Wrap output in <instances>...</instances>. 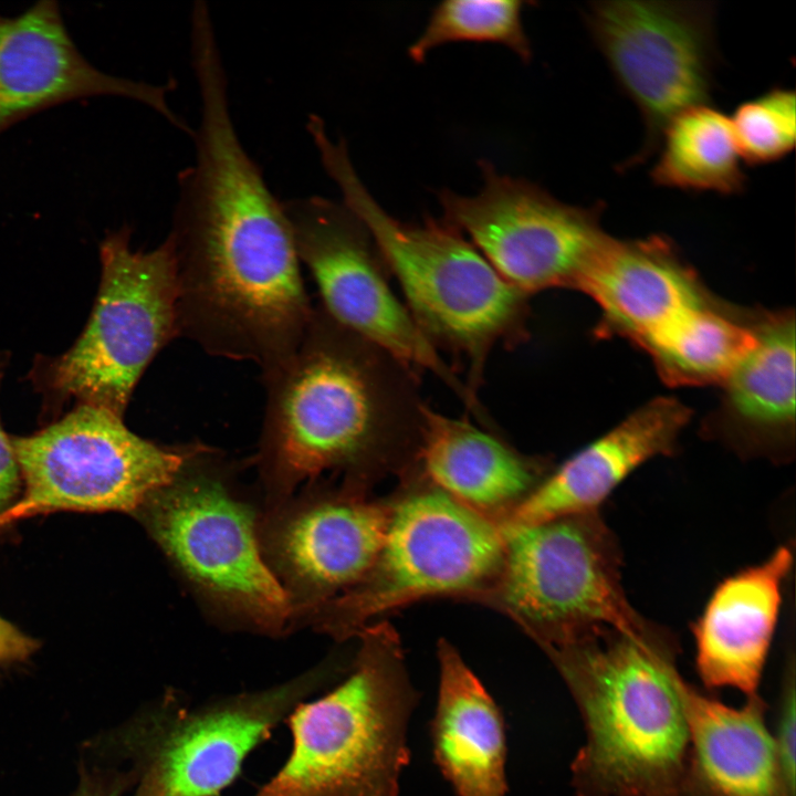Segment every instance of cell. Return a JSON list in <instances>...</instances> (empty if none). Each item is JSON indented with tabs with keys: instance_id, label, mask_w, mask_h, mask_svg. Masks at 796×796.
I'll use <instances>...</instances> for the list:
<instances>
[{
	"instance_id": "484cf974",
	"label": "cell",
	"mask_w": 796,
	"mask_h": 796,
	"mask_svg": "<svg viewBox=\"0 0 796 796\" xmlns=\"http://www.w3.org/2000/svg\"><path fill=\"white\" fill-rule=\"evenodd\" d=\"M528 1L448 0L436 6L408 55L422 63L438 46L454 42L495 43L528 63L533 50L523 25Z\"/></svg>"
},
{
	"instance_id": "2e32d148",
	"label": "cell",
	"mask_w": 796,
	"mask_h": 796,
	"mask_svg": "<svg viewBox=\"0 0 796 796\" xmlns=\"http://www.w3.org/2000/svg\"><path fill=\"white\" fill-rule=\"evenodd\" d=\"M172 88L95 67L73 41L55 0H40L14 17L0 15V134L60 104L113 95L147 105L190 136L192 129L167 101Z\"/></svg>"
},
{
	"instance_id": "4316f807",
	"label": "cell",
	"mask_w": 796,
	"mask_h": 796,
	"mask_svg": "<svg viewBox=\"0 0 796 796\" xmlns=\"http://www.w3.org/2000/svg\"><path fill=\"white\" fill-rule=\"evenodd\" d=\"M730 117L744 164L768 165L784 159L796 143V95L774 86L742 102Z\"/></svg>"
},
{
	"instance_id": "e0dca14e",
	"label": "cell",
	"mask_w": 796,
	"mask_h": 796,
	"mask_svg": "<svg viewBox=\"0 0 796 796\" xmlns=\"http://www.w3.org/2000/svg\"><path fill=\"white\" fill-rule=\"evenodd\" d=\"M690 409L671 397H659L575 452L543 481L499 525L502 531L599 511L605 500L647 461L675 451Z\"/></svg>"
},
{
	"instance_id": "f546056e",
	"label": "cell",
	"mask_w": 796,
	"mask_h": 796,
	"mask_svg": "<svg viewBox=\"0 0 796 796\" xmlns=\"http://www.w3.org/2000/svg\"><path fill=\"white\" fill-rule=\"evenodd\" d=\"M22 495V475L10 438L0 425V514Z\"/></svg>"
},
{
	"instance_id": "83f0119b",
	"label": "cell",
	"mask_w": 796,
	"mask_h": 796,
	"mask_svg": "<svg viewBox=\"0 0 796 796\" xmlns=\"http://www.w3.org/2000/svg\"><path fill=\"white\" fill-rule=\"evenodd\" d=\"M795 663L794 654L785 664L778 708L776 714L775 732L773 733L776 748L782 762L785 776L795 788Z\"/></svg>"
},
{
	"instance_id": "ac0fdd59",
	"label": "cell",
	"mask_w": 796,
	"mask_h": 796,
	"mask_svg": "<svg viewBox=\"0 0 796 796\" xmlns=\"http://www.w3.org/2000/svg\"><path fill=\"white\" fill-rule=\"evenodd\" d=\"M578 291L601 312L599 336L626 337L638 346L685 311L710 301L671 241L658 235H608Z\"/></svg>"
},
{
	"instance_id": "d6986e66",
	"label": "cell",
	"mask_w": 796,
	"mask_h": 796,
	"mask_svg": "<svg viewBox=\"0 0 796 796\" xmlns=\"http://www.w3.org/2000/svg\"><path fill=\"white\" fill-rule=\"evenodd\" d=\"M793 568L788 546L724 578L693 625L695 664L706 688L757 693Z\"/></svg>"
},
{
	"instance_id": "603a6c76",
	"label": "cell",
	"mask_w": 796,
	"mask_h": 796,
	"mask_svg": "<svg viewBox=\"0 0 796 796\" xmlns=\"http://www.w3.org/2000/svg\"><path fill=\"white\" fill-rule=\"evenodd\" d=\"M439 688L430 725L436 765L458 796H506L502 712L458 650L437 645Z\"/></svg>"
},
{
	"instance_id": "ba28073f",
	"label": "cell",
	"mask_w": 796,
	"mask_h": 796,
	"mask_svg": "<svg viewBox=\"0 0 796 796\" xmlns=\"http://www.w3.org/2000/svg\"><path fill=\"white\" fill-rule=\"evenodd\" d=\"M502 532L501 570L471 601L510 617L542 649L596 626L642 631L653 624L626 596L619 542L599 511Z\"/></svg>"
},
{
	"instance_id": "3957f363",
	"label": "cell",
	"mask_w": 796,
	"mask_h": 796,
	"mask_svg": "<svg viewBox=\"0 0 796 796\" xmlns=\"http://www.w3.org/2000/svg\"><path fill=\"white\" fill-rule=\"evenodd\" d=\"M543 651L584 721L586 743L572 764L576 796H682L689 733L674 638L654 624L596 626Z\"/></svg>"
},
{
	"instance_id": "4fadbf2b",
	"label": "cell",
	"mask_w": 796,
	"mask_h": 796,
	"mask_svg": "<svg viewBox=\"0 0 796 796\" xmlns=\"http://www.w3.org/2000/svg\"><path fill=\"white\" fill-rule=\"evenodd\" d=\"M12 443L29 507L88 512H136L176 479L196 447L159 446L122 416L88 405Z\"/></svg>"
},
{
	"instance_id": "cb8c5ba5",
	"label": "cell",
	"mask_w": 796,
	"mask_h": 796,
	"mask_svg": "<svg viewBox=\"0 0 796 796\" xmlns=\"http://www.w3.org/2000/svg\"><path fill=\"white\" fill-rule=\"evenodd\" d=\"M654 155L650 178L656 186L722 196L740 195L746 187L730 117L710 103L672 118Z\"/></svg>"
},
{
	"instance_id": "9a60e30c",
	"label": "cell",
	"mask_w": 796,
	"mask_h": 796,
	"mask_svg": "<svg viewBox=\"0 0 796 796\" xmlns=\"http://www.w3.org/2000/svg\"><path fill=\"white\" fill-rule=\"evenodd\" d=\"M391 500H370L344 485L272 507L260 542L294 614L355 586L375 563L385 540Z\"/></svg>"
},
{
	"instance_id": "5bb4252c",
	"label": "cell",
	"mask_w": 796,
	"mask_h": 796,
	"mask_svg": "<svg viewBox=\"0 0 796 796\" xmlns=\"http://www.w3.org/2000/svg\"><path fill=\"white\" fill-rule=\"evenodd\" d=\"M478 195L442 190V220L460 231L511 285L528 297L548 289L578 290L608 234L601 205L563 202L538 185L480 160Z\"/></svg>"
},
{
	"instance_id": "52a82bcc",
	"label": "cell",
	"mask_w": 796,
	"mask_h": 796,
	"mask_svg": "<svg viewBox=\"0 0 796 796\" xmlns=\"http://www.w3.org/2000/svg\"><path fill=\"white\" fill-rule=\"evenodd\" d=\"M132 229L108 232L100 244L101 283L93 311L75 343L32 370L43 396L75 399L124 416L155 356L179 336L171 243L130 248Z\"/></svg>"
},
{
	"instance_id": "4dcf8cb0",
	"label": "cell",
	"mask_w": 796,
	"mask_h": 796,
	"mask_svg": "<svg viewBox=\"0 0 796 796\" xmlns=\"http://www.w3.org/2000/svg\"><path fill=\"white\" fill-rule=\"evenodd\" d=\"M36 648L34 639L0 617V667L25 661Z\"/></svg>"
},
{
	"instance_id": "30bf717a",
	"label": "cell",
	"mask_w": 796,
	"mask_h": 796,
	"mask_svg": "<svg viewBox=\"0 0 796 796\" xmlns=\"http://www.w3.org/2000/svg\"><path fill=\"white\" fill-rule=\"evenodd\" d=\"M212 454L196 443L176 479L136 513L207 599L263 631L281 632L293 606L265 562L253 510L214 473Z\"/></svg>"
},
{
	"instance_id": "44dd1931",
	"label": "cell",
	"mask_w": 796,
	"mask_h": 796,
	"mask_svg": "<svg viewBox=\"0 0 796 796\" xmlns=\"http://www.w3.org/2000/svg\"><path fill=\"white\" fill-rule=\"evenodd\" d=\"M681 698L689 733L682 796H795L758 693L732 708L684 680Z\"/></svg>"
},
{
	"instance_id": "7c38bea8",
	"label": "cell",
	"mask_w": 796,
	"mask_h": 796,
	"mask_svg": "<svg viewBox=\"0 0 796 796\" xmlns=\"http://www.w3.org/2000/svg\"><path fill=\"white\" fill-rule=\"evenodd\" d=\"M301 264L320 304L341 325L415 370L448 386L476 418L480 404L421 333L389 283V272L363 221L343 202L321 196L283 201Z\"/></svg>"
},
{
	"instance_id": "7a4b0ae2",
	"label": "cell",
	"mask_w": 796,
	"mask_h": 796,
	"mask_svg": "<svg viewBox=\"0 0 796 796\" xmlns=\"http://www.w3.org/2000/svg\"><path fill=\"white\" fill-rule=\"evenodd\" d=\"M259 463L277 506L303 481L343 472L366 492L418 461L428 405L418 371L315 304L296 348L262 371Z\"/></svg>"
},
{
	"instance_id": "9c48e42d",
	"label": "cell",
	"mask_w": 796,
	"mask_h": 796,
	"mask_svg": "<svg viewBox=\"0 0 796 796\" xmlns=\"http://www.w3.org/2000/svg\"><path fill=\"white\" fill-rule=\"evenodd\" d=\"M339 671L325 663L273 688L196 706L167 692L104 745L130 763L133 796H218L272 729Z\"/></svg>"
},
{
	"instance_id": "8992f818",
	"label": "cell",
	"mask_w": 796,
	"mask_h": 796,
	"mask_svg": "<svg viewBox=\"0 0 796 796\" xmlns=\"http://www.w3.org/2000/svg\"><path fill=\"white\" fill-rule=\"evenodd\" d=\"M391 499L384 543L352 588L305 615L335 639L358 635L375 619L431 597L471 601L499 575L505 537L492 519L430 484L416 471Z\"/></svg>"
},
{
	"instance_id": "7402d4cb",
	"label": "cell",
	"mask_w": 796,
	"mask_h": 796,
	"mask_svg": "<svg viewBox=\"0 0 796 796\" xmlns=\"http://www.w3.org/2000/svg\"><path fill=\"white\" fill-rule=\"evenodd\" d=\"M416 467L430 484L496 523L552 470L548 460L521 453L494 431L429 406Z\"/></svg>"
},
{
	"instance_id": "f1b7e54d",
	"label": "cell",
	"mask_w": 796,
	"mask_h": 796,
	"mask_svg": "<svg viewBox=\"0 0 796 796\" xmlns=\"http://www.w3.org/2000/svg\"><path fill=\"white\" fill-rule=\"evenodd\" d=\"M132 786L134 782L127 771L82 766L78 786L72 796H122Z\"/></svg>"
},
{
	"instance_id": "d4e9b609",
	"label": "cell",
	"mask_w": 796,
	"mask_h": 796,
	"mask_svg": "<svg viewBox=\"0 0 796 796\" xmlns=\"http://www.w3.org/2000/svg\"><path fill=\"white\" fill-rule=\"evenodd\" d=\"M756 341L754 316L742 320L712 301L692 307L639 346L671 386L720 384Z\"/></svg>"
},
{
	"instance_id": "277c9868",
	"label": "cell",
	"mask_w": 796,
	"mask_h": 796,
	"mask_svg": "<svg viewBox=\"0 0 796 796\" xmlns=\"http://www.w3.org/2000/svg\"><path fill=\"white\" fill-rule=\"evenodd\" d=\"M307 130L342 201L366 226L397 280L415 323L439 353L443 349L462 362L467 386L478 397L490 353L528 337L530 297L443 220L411 223L390 216L359 178L346 143L334 142L321 121Z\"/></svg>"
},
{
	"instance_id": "ffe728a7",
	"label": "cell",
	"mask_w": 796,
	"mask_h": 796,
	"mask_svg": "<svg viewBox=\"0 0 796 796\" xmlns=\"http://www.w3.org/2000/svg\"><path fill=\"white\" fill-rule=\"evenodd\" d=\"M756 341L723 381L709 433L744 457L778 462L795 450V317L779 311L754 316Z\"/></svg>"
},
{
	"instance_id": "5b68a950",
	"label": "cell",
	"mask_w": 796,
	"mask_h": 796,
	"mask_svg": "<svg viewBox=\"0 0 796 796\" xmlns=\"http://www.w3.org/2000/svg\"><path fill=\"white\" fill-rule=\"evenodd\" d=\"M358 637L347 678L286 718L290 756L254 796H399L420 695L395 628L377 621Z\"/></svg>"
},
{
	"instance_id": "6da1fadb",
	"label": "cell",
	"mask_w": 796,
	"mask_h": 796,
	"mask_svg": "<svg viewBox=\"0 0 796 796\" xmlns=\"http://www.w3.org/2000/svg\"><path fill=\"white\" fill-rule=\"evenodd\" d=\"M195 161L178 175L168 233L179 336L266 370L301 342L312 304L283 202L235 130L227 77L197 80Z\"/></svg>"
},
{
	"instance_id": "8fae6325",
	"label": "cell",
	"mask_w": 796,
	"mask_h": 796,
	"mask_svg": "<svg viewBox=\"0 0 796 796\" xmlns=\"http://www.w3.org/2000/svg\"><path fill=\"white\" fill-rule=\"evenodd\" d=\"M584 20L617 87L642 119V144L619 166L628 170L654 155L672 118L711 103L716 9L708 1H595Z\"/></svg>"
}]
</instances>
